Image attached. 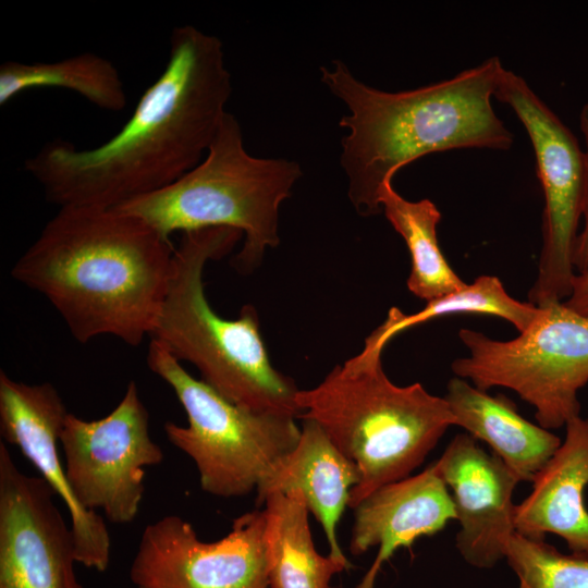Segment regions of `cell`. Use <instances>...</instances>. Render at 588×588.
<instances>
[{"instance_id": "3957f363", "label": "cell", "mask_w": 588, "mask_h": 588, "mask_svg": "<svg viewBox=\"0 0 588 588\" xmlns=\"http://www.w3.org/2000/svg\"><path fill=\"white\" fill-rule=\"evenodd\" d=\"M503 69L491 57L449 79L392 93L360 82L340 60L321 66V82L348 109L339 122L347 130L340 163L356 212L380 213L384 186L422 156L460 148L509 149L512 133L491 102Z\"/></svg>"}, {"instance_id": "4fadbf2b", "label": "cell", "mask_w": 588, "mask_h": 588, "mask_svg": "<svg viewBox=\"0 0 588 588\" xmlns=\"http://www.w3.org/2000/svg\"><path fill=\"white\" fill-rule=\"evenodd\" d=\"M69 412L49 383L27 384L0 372V431L35 466L68 509L76 562L105 572L110 564L111 539L97 512L76 500L60 457V434Z\"/></svg>"}, {"instance_id": "5bb4252c", "label": "cell", "mask_w": 588, "mask_h": 588, "mask_svg": "<svg viewBox=\"0 0 588 588\" xmlns=\"http://www.w3.org/2000/svg\"><path fill=\"white\" fill-rule=\"evenodd\" d=\"M433 464L451 490L457 551L474 567H493L516 532L513 494L520 480L468 433L456 434Z\"/></svg>"}, {"instance_id": "7a4b0ae2", "label": "cell", "mask_w": 588, "mask_h": 588, "mask_svg": "<svg viewBox=\"0 0 588 588\" xmlns=\"http://www.w3.org/2000/svg\"><path fill=\"white\" fill-rule=\"evenodd\" d=\"M175 247L117 208H59L17 259L12 278L44 295L82 344L113 335L131 346L150 336Z\"/></svg>"}, {"instance_id": "cb8c5ba5", "label": "cell", "mask_w": 588, "mask_h": 588, "mask_svg": "<svg viewBox=\"0 0 588 588\" xmlns=\"http://www.w3.org/2000/svg\"><path fill=\"white\" fill-rule=\"evenodd\" d=\"M580 130L585 138L584 150V193L581 217L584 218V228L578 232L573 264L578 272L588 269V103L584 106L580 112Z\"/></svg>"}, {"instance_id": "277c9868", "label": "cell", "mask_w": 588, "mask_h": 588, "mask_svg": "<svg viewBox=\"0 0 588 588\" xmlns=\"http://www.w3.org/2000/svg\"><path fill=\"white\" fill-rule=\"evenodd\" d=\"M382 352L365 343L359 354L295 397L298 418L318 424L358 466L352 510L378 488L409 477L455 424L445 397L418 382L394 384L383 370Z\"/></svg>"}, {"instance_id": "d4e9b609", "label": "cell", "mask_w": 588, "mask_h": 588, "mask_svg": "<svg viewBox=\"0 0 588 588\" xmlns=\"http://www.w3.org/2000/svg\"><path fill=\"white\" fill-rule=\"evenodd\" d=\"M562 303L572 311L588 319V269L574 275L571 293Z\"/></svg>"}, {"instance_id": "484cf974", "label": "cell", "mask_w": 588, "mask_h": 588, "mask_svg": "<svg viewBox=\"0 0 588 588\" xmlns=\"http://www.w3.org/2000/svg\"><path fill=\"white\" fill-rule=\"evenodd\" d=\"M135 588H138V587H135Z\"/></svg>"}, {"instance_id": "7402d4cb", "label": "cell", "mask_w": 588, "mask_h": 588, "mask_svg": "<svg viewBox=\"0 0 588 588\" xmlns=\"http://www.w3.org/2000/svg\"><path fill=\"white\" fill-rule=\"evenodd\" d=\"M463 313L500 317L522 332L541 315L542 309L529 302L513 298L498 277L480 275L461 290L427 302L415 314L407 315L392 307L383 323L371 332L365 343L384 350L394 336L414 326Z\"/></svg>"}, {"instance_id": "44dd1931", "label": "cell", "mask_w": 588, "mask_h": 588, "mask_svg": "<svg viewBox=\"0 0 588 588\" xmlns=\"http://www.w3.org/2000/svg\"><path fill=\"white\" fill-rule=\"evenodd\" d=\"M380 203L385 218L408 248L412 269L407 287L414 295L429 302L467 284L441 252L437 237L441 212L431 200H407L389 183L381 193Z\"/></svg>"}, {"instance_id": "d6986e66", "label": "cell", "mask_w": 588, "mask_h": 588, "mask_svg": "<svg viewBox=\"0 0 588 588\" xmlns=\"http://www.w3.org/2000/svg\"><path fill=\"white\" fill-rule=\"evenodd\" d=\"M264 505L269 588H331L333 575L352 567L316 550L299 492L272 493Z\"/></svg>"}, {"instance_id": "2e32d148", "label": "cell", "mask_w": 588, "mask_h": 588, "mask_svg": "<svg viewBox=\"0 0 588 588\" xmlns=\"http://www.w3.org/2000/svg\"><path fill=\"white\" fill-rule=\"evenodd\" d=\"M296 445L265 476L256 489V503L272 493L297 491L318 523L329 546V555L351 564L341 550L338 526L350 495L362 478L358 466L346 457L313 420H303Z\"/></svg>"}, {"instance_id": "9a60e30c", "label": "cell", "mask_w": 588, "mask_h": 588, "mask_svg": "<svg viewBox=\"0 0 588 588\" xmlns=\"http://www.w3.org/2000/svg\"><path fill=\"white\" fill-rule=\"evenodd\" d=\"M350 552L360 555L378 547L375 561L356 588H375L384 562L400 548L433 536L456 520L450 491L434 464L415 476L382 486L354 509Z\"/></svg>"}, {"instance_id": "8fae6325", "label": "cell", "mask_w": 588, "mask_h": 588, "mask_svg": "<svg viewBox=\"0 0 588 588\" xmlns=\"http://www.w3.org/2000/svg\"><path fill=\"white\" fill-rule=\"evenodd\" d=\"M262 510L233 520L213 542L191 523L167 515L147 525L130 568L138 588H269Z\"/></svg>"}, {"instance_id": "e0dca14e", "label": "cell", "mask_w": 588, "mask_h": 588, "mask_svg": "<svg viewBox=\"0 0 588 588\" xmlns=\"http://www.w3.org/2000/svg\"><path fill=\"white\" fill-rule=\"evenodd\" d=\"M564 441L536 475L531 492L515 505V530L532 539L561 537L573 554L588 558V419L566 425Z\"/></svg>"}, {"instance_id": "ffe728a7", "label": "cell", "mask_w": 588, "mask_h": 588, "mask_svg": "<svg viewBox=\"0 0 588 588\" xmlns=\"http://www.w3.org/2000/svg\"><path fill=\"white\" fill-rule=\"evenodd\" d=\"M63 88L96 107L118 112L127 100L117 66L108 59L84 52L54 62L7 61L0 65V105L34 88Z\"/></svg>"}, {"instance_id": "ac0fdd59", "label": "cell", "mask_w": 588, "mask_h": 588, "mask_svg": "<svg viewBox=\"0 0 588 588\" xmlns=\"http://www.w3.org/2000/svg\"><path fill=\"white\" fill-rule=\"evenodd\" d=\"M455 424L486 442L520 481H532L561 445V439L518 414L503 395L492 396L455 377L444 396Z\"/></svg>"}, {"instance_id": "5b68a950", "label": "cell", "mask_w": 588, "mask_h": 588, "mask_svg": "<svg viewBox=\"0 0 588 588\" xmlns=\"http://www.w3.org/2000/svg\"><path fill=\"white\" fill-rule=\"evenodd\" d=\"M242 237L225 226L182 233L150 339L177 360L195 366L201 380L232 403L296 419L301 415L295 402L298 389L272 366L257 310L247 304L236 319H225L210 307L205 294L206 264L228 255Z\"/></svg>"}, {"instance_id": "ba28073f", "label": "cell", "mask_w": 588, "mask_h": 588, "mask_svg": "<svg viewBox=\"0 0 588 588\" xmlns=\"http://www.w3.org/2000/svg\"><path fill=\"white\" fill-rule=\"evenodd\" d=\"M540 308L541 315L509 341L461 329L469 355L453 360L451 369L479 390H513L549 430L580 416L578 391L588 382V319L562 302Z\"/></svg>"}, {"instance_id": "52a82bcc", "label": "cell", "mask_w": 588, "mask_h": 588, "mask_svg": "<svg viewBox=\"0 0 588 588\" xmlns=\"http://www.w3.org/2000/svg\"><path fill=\"white\" fill-rule=\"evenodd\" d=\"M149 369L172 388L187 425L168 421L164 432L189 456L201 489L215 497L240 498L256 491L270 469L297 443L295 418L241 407L191 376L161 343L150 339Z\"/></svg>"}, {"instance_id": "9c48e42d", "label": "cell", "mask_w": 588, "mask_h": 588, "mask_svg": "<svg viewBox=\"0 0 588 588\" xmlns=\"http://www.w3.org/2000/svg\"><path fill=\"white\" fill-rule=\"evenodd\" d=\"M494 97L509 105L526 128L544 196L543 243L528 302L537 307L561 303L576 274L573 255L583 208L584 151L571 130L514 72L503 69Z\"/></svg>"}, {"instance_id": "8992f818", "label": "cell", "mask_w": 588, "mask_h": 588, "mask_svg": "<svg viewBox=\"0 0 588 588\" xmlns=\"http://www.w3.org/2000/svg\"><path fill=\"white\" fill-rule=\"evenodd\" d=\"M302 175L294 160L248 154L242 127L228 112L197 167L171 185L117 209L144 220L167 238L177 231L235 229L244 242L233 265L250 272L267 248L279 245V209Z\"/></svg>"}, {"instance_id": "6da1fadb", "label": "cell", "mask_w": 588, "mask_h": 588, "mask_svg": "<svg viewBox=\"0 0 588 588\" xmlns=\"http://www.w3.org/2000/svg\"><path fill=\"white\" fill-rule=\"evenodd\" d=\"M231 94L222 41L192 25L175 27L163 71L115 135L90 149L48 143L24 169L59 208L119 207L171 185L204 160Z\"/></svg>"}, {"instance_id": "7c38bea8", "label": "cell", "mask_w": 588, "mask_h": 588, "mask_svg": "<svg viewBox=\"0 0 588 588\" xmlns=\"http://www.w3.org/2000/svg\"><path fill=\"white\" fill-rule=\"evenodd\" d=\"M54 497L0 442V588H83L71 526Z\"/></svg>"}, {"instance_id": "30bf717a", "label": "cell", "mask_w": 588, "mask_h": 588, "mask_svg": "<svg viewBox=\"0 0 588 588\" xmlns=\"http://www.w3.org/2000/svg\"><path fill=\"white\" fill-rule=\"evenodd\" d=\"M60 446L76 500L86 510H101L113 524H128L137 516L145 469L164 457L149 434V413L134 381L100 419L85 420L69 413Z\"/></svg>"}, {"instance_id": "603a6c76", "label": "cell", "mask_w": 588, "mask_h": 588, "mask_svg": "<svg viewBox=\"0 0 588 588\" xmlns=\"http://www.w3.org/2000/svg\"><path fill=\"white\" fill-rule=\"evenodd\" d=\"M505 559L519 588H588V558L563 554L544 540L515 532Z\"/></svg>"}]
</instances>
